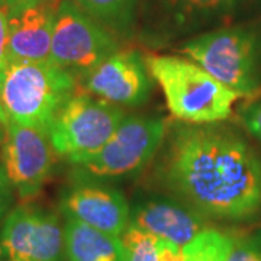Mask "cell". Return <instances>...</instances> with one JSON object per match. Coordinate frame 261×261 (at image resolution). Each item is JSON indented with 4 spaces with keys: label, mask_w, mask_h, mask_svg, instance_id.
<instances>
[{
    "label": "cell",
    "mask_w": 261,
    "mask_h": 261,
    "mask_svg": "<svg viewBox=\"0 0 261 261\" xmlns=\"http://www.w3.org/2000/svg\"><path fill=\"white\" fill-rule=\"evenodd\" d=\"M8 116H6V113L3 111V106H2V100H0V142L3 141L5 138V132H6V126H8Z\"/></svg>",
    "instance_id": "cell-25"
},
{
    "label": "cell",
    "mask_w": 261,
    "mask_h": 261,
    "mask_svg": "<svg viewBox=\"0 0 261 261\" xmlns=\"http://www.w3.org/2000/svg\"><path fill=\"white\" fill-rule=\"evenodd\" d=\"M178 51L240 97L261 92L260 29L237 25L205 31L183 41Z\"/></svg>",
    "instance_id": "cell-4"
},
{
    "label": "cell",
    "mask_w": 261,
    "mask_h": 261,
    "mask_svg": "<svg viewBox=\"0 0 261 261\" xmlns=\"http://www.w3.org/2000/svg\"><path fill=\"white\" fill-rule=\"evenodd\" d=\"M119 51L118 37L90 18L73 0L57 3L51 61L77 80Z\"/></svg>",
    "instance_id": "cell-7"
},
{
    "label": "cell",
    "mask_w": 261,
    "mask_h": 261,
    "mask_svg": "<svg viewBox=\"0 0 261 261\" xmlns=\"http://www.w3.org/2000/svg\"><path fill=\"white\" fill-rule=\"evenodd\" d=\"M152 79L160 84L170 113L185 123L205 125L226 121L238 94L189 58L149 56Z\"/></svg>",
    "instance_id": "cell-2"
},
{
    "label": "cell",
    "mask_w": 261,
    "mask_h": 261,
    "mask_svg": "<svg viewBox=\"0 0 261 261\" xmlns=\"http://www.w3.org/2000/svg\"><path fill=\"white\" fill-rule=\"evenodd\" d=\"M8 37H9V8L0 5V75L8 64Z\"/></svg>",
    "instance_id": "cell-21"
},
{
    "label": "cell",
    "mask_w": 261,
    "mask_h": 261,
    "mask_svg": "<svg viewBox=\"0 0 261 261\" xmlns=\"http://www.w3.org/2000/svg\"><path fill=\"white\" fill-rule=\"evenodd\" d=\"M3 261H65L64 222L35 205H19L6 216L0 229Z\"/></svg>",
    "instance_id": "cell-9"
},
{
    "label": "cell",
    "mask_w": 261,
    "mask_h": 261,
    "mask_svg": "<svg viewBox=\"0 0 261 261\" xmlns=\"http://www.w3.org/2000/svg\"><path fill=\"white\" fill-rule=\"evenodd\" d=\"M0 5H5V2H3V0H0Z\"/></svg>",
    "instance_id": "cell-26"
},
{
    "label": "cell",
    "mask_w": 261,
    "mask_h": 261,
    "mask_svg": "<svg viewBox=\"0 0 261 261\" xmlns=\"http://www.w3.org/2000/svg\"><path fill=\"white\" fill-rule=\"evenodd\" d=\"M241 121L245 129L261 142V100L244 108L241 112Z\"/></svg>",
    "instance_id": "cell-20"
},
{
    "label": "cell",
    "mask_w": 261,
    "mask_h": 261,
    "mask_svg": "<svg viewBox=\"0 0 261 261\" xmlns=\"http://www.w3.org/2000/svg\"><path fill=\"white\" fill-rule=\"evenodd\" d=\"M67 261H125L119 237L97 231L71 218H64Z\"/></svg>",
    "instance_id": "cell-15"
},
{
    "label": "cell",
    "mask_w": 261,
    "mask_h": 261,
    "mask_svg": "<svg viewBox=\"0 0 261 261\" xmlns=\"http://www.w3.org/2000/svg\"><path fill=\"white\" fill-rule=\"evenodd\" d=\"M232 245L231 233L207 228L183 247L186 261H228Z\"/></svg>",
    "instance_id": "cell-17"
},
{
    "label": "cell",
    "mask_w": 261,
    "mask_h": 261,
    "mask_svg": "<svg viewBox=\"0 0 261 261\" xmlns=\"http://www.w3.org/2000/svg\"><path fill=\"white\" fill-rule=\"evenodd\" d=\"M5 5L9 8L10 12H15V10L27 9L31 6H35L38 3H42V2H47V0H3Z\"/></svg>",
    "instance_id": "cell-24"
},
{
    "label": "cell",
    "mask_w": 261,
    "mask_h": 261,
    "mask_svg": "<svg viewBox=\"0 0 261 261\" xmlns=\"http://www.w3.org/2000/svg\"><path fill=\"white\" fill-rule=\"evenodd\" d=\"M125 116L121 106L77 89L53 119L48 135L57 155L74 166L100 148Z\"/></svg>",
    "instance_id": "cell-6"
},
{
    "label": "cell",
    "mask_w": 261,
    "mask_h": 261,
    "mask_svg": "<svg viewBox=\"0 0 261 261\" xmlns=\"http://www.w3.org/2000/svg\"><path fill=\"white\" fill-rule=\"evenodd\" d=\"M129 225L180 247H185L202 231L211 228L209 219L168 193L137 196L129 203Z\"/></svg>",
    "instance_id": "cell-13"
},
{
    "label": "cell",
    "mask_w": 261,
    "mask_h": 261,
    "mask_svg": "<svg viewBox=\"0 0 261 261\" xmlns=\"http://www.w3.org/2000/svg\"><path fill=\"white\" fill-rule=\"evenodd\" d=\"M228 261H261V231L232 235Z\"/></svg>",
    "instance_id": "cell-19"
},
{
    "label": "cell",
    "mask_w": 261,
    "mask_h": 261,
    "mask_svg": "<svg viewBox=\"0 0 261 261\" xmlns=\"http://www.w3.org/2000/svg\"><path fill=\"white\" fill-rule=\"evenodd\" d=\"M77 82L53 61H8L0 75L3 111L10 122L48 132L58 111L77 90Z\"/></svg>",
    "instance_id": "cell-3"
},
{
    "label": "cell",
    "mask_w": 261,
    "mask_h": 261,
    "mask_svg": "<svg viewBox=\"0 0 261 261\" xmlns=\"http://www.w3.org/2000/svg\"><path fill=\"white\" fill-rule=\"evenodd\" d=\"M157 157V181L206 219L261 215V155L237 129L221 122L168 128Z\"/></svg>",
    "instance_id": "cell-1"
},
{
    "label": "cell",
    "mask_w": 261,
    "mask_h": 261,
    "mask_svg": "<svg viewBox=\"0 0 261 261\" xmlns=\"http://www.w3.org/2000/svg\"><path fill=\"white\" fill-rule=\"evenodd\" d=\"M157 261H186L183 247L177 244L159 240L157 241Z\"/></svg>",
    "instance_id": "cell-23"
},
{
    "label": "cell",
    "mask_w": 261,
    "mask_h": 261,
    "mask_svg": "<svg viewBox=\"0 0 261 261\" xmlns=\"http://www.w3.org/2000/svg\"><path fill=\"white\" fill-rule=\"evenodd\" d=\"M152 75L137 49H119L82 79V89L116 106H140L152 92Z\"/></svg>",
    "instance_id": "cell-12"
},
{
    "label": "cell",
    "mask_w": 261,
    "mask_h": 261,
    "mask_svg": "<svg viewBox=\"0 0 261 261\" xmlns=\"http://www.w3.org/2000/svg\"><path fill=\"white\" fill-rule=\"evenodd\" d=\"M90 18L116 37H128L138 16L141 0H73Z\"/></svg>",
    "instance_id": "cell-16"
},
{
    "label": "cell",
    "mask_w": 261,
    "mask_h": 261,
    "mask_svg": "<svg viewBox=\"0 0 261 261\" xmlns=\"http://www.w3.org/2000/svg\"><path fill=\"white\" fill-rule=\"evenodd\" d=\"M60 211L97 231L119 237L129 225V203L112 183L79 177L65 187L60 197Z\"/></svg>",
    "instance_id": "cell-11"
},
{
    "label": "cell",
    "mask_w": 261,
    "mask_h": 261,
    "mask_svg": "<svg viewBox=\"0 0 261 261\" xmlns=\"http://www.w3.org/2000/svg\"><path fill=\"white\" fill-rule=\"evenodd\" d=\"M57 0H47L27 9L9 10L8 61H51Z\"/></svg>",
    "instance_id": "cell-14"
},
{
    "label": "cell",
    "mask_w": 261,
    "mask_h": 261,
    "mask_svg": "<svg viewBox=\"0 0 261 261\" xmlns=\"http://www.w3.org/2000/svg\"><path fill=\"white\" fill-rule=\"evenodd\" d=\"M54 155L47 130L8 122L2 141V167L22 200L39 193L53 171Z\"/></svg>",
    "instance_id": "cell-10"
},
{
    "label": "cell",
    "mask_w": 261,
    "mask_h": 261,
    "mask_svg": "<svg viewBox=\"0 0 261 261\" xmlns=\"http://www.w3.org/2000/svg\"><path fill=\"white\" fill-rule=\"evenodd\" d=\"M12 200H13V187L10 186L9 180L5 174V170L0 164V229L10 212Z\"/></svg>",
    "instance_id": "cell-22"
},
{
    "label": "cell",
    "mask_w": 261,
    "mask_h": 261,
    "mask_svg": "<svg viewBox=\"0 0 261 261\" xmlns=\"http://www.w3.org/2000/svg\"><path fill=\"white\" fill-rule=\"evenodd\" d=\"M163 116H125L97 151L74 164V176L113 183L140 174L159 154L167 134Z\"/></svg>",
    "instance_id": "cell-5"
},
{
    "label": "cell",
    "mask_w": 261,
    "mask_h": 261,
    "mask_svg": "<svg viewBox=\"0 0 261 261\" xmlns=\"http://www.w3.org/2000/svg\"><path fill=\"white\" fill-rule=\"evenodd\" d=\"M244 0H141L140 38L152 47L205 32Z\"/></svg>",
    "instance_id": "cell-8"
},
{
    "label": "cell",
    "mask_w": 261,
    "mask_h": 261,
    "mask_svg": "<svg viewBox=\"0 0 261 261\" xmlns=\"http://www.w3.org/2000/svg\"><path fill=\"white\" fill-rule=\"evenodd\" d=\"M125 261H157V241L154 235L138 226L128 225L121 237Z\"/></svg>",
    "instance_id": "cell-18"
}]
</instances>
